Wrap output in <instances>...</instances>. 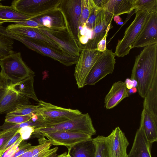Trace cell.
Returning <instances> with one entry per match:
<instances>
[{
	"instance_id": "74e56055",
	"label": "cell",
	"mask_w": 157,
	"mask_h": 157,
	"mask_svg": "<svg viewBox=\"0 0 157 157\" xmlns=\"http://www.w3.org/2000/svg\"><path fill=\"white\" fill-rule=\"evenodd\" d=\"M34 128L29 126H25L19 128L17 132L20 134L21 138L25 140L31 137Z\"/></svg>"
},
{
	"instance_id": "681fc988",
	"label": "cell",
	"mask_w": 157,
	"mask_h": 157,
	"mask_svg": "<svg viewBox=\"0 0 157 157\" xmlns=\"http://www.w3.org/2000/svg\"><path fill=\"white\" fill-rule=\"evenodd\" d=\"M57 155H57V153H56L53 154V155H52L49 157H57Z\"/></svg>"
},
{
	"instance_id": "e0dca14e",
	"label": "cell",
	"mask_w": 157,
	"mask_h": 157,
	"mask_svg": "<svg viewBox=\"0 0 157 157\" xmlns=\"http://www.w3.org/2000/svg\"><path fill=\"white\" fill-rule=\"evenodd\" d=\"M152 144L149 142L144 133L143 122L140 120L131 149L127 157H152L151 154Z\"/></svg>"
},
{
	"instance_id": "4fadbf2b",
	"label": "cell",
	"mask_w": 157,
	"mask_h": 157,
	"mask_svg": "<svg viewBox=\"0 0 157 157\" xmlns=\"http://www.w3.org/2000/svg\"><path fill=\"white\" fill-rule=\"evenodd\" d=\"M114 16L112 14L101 9L97 14L95 26L92 30L91 39L84 46L88 48L97 49L99 41L108 32L111 27Z\"/></svg>"
},
{
	"instance_id": "2e32d148",
	"label": "cell",
	"mask_w": 157,
	"mask_h": 157,
	"mask_svg": "<svg viewBox=\"0 0 157 157\" xmlns=\"http://www.w3.org/2000/svg\"><path fill=\"white\" fill-rule=\"evenodd\" d=\"M6 29L9 32L38 40L57 50L64 52L57 44L46 36L37 31L34 27L13 24L8 25Z\"/></svg>"
},
{
	"instance_id": "60d3db41",
	"label": "cell",
	"mask_w": 157,
	"mask_h": 157,
	"mask_svg": "<svg viewBox=\"0 0 157 157\" xmlns=\"http://www.w3.org/2000/svg\"><path fill=\"white\" fill-rule=\"evenodd\" d=\"M10 82L4 78L0 72V99L8 88Z\"/></svg>"
},
{
	"instance_id": "d590c367",
	"label": "cell",
	"mask_w": 157,
	"mask_h": 157,
	"mask_svg": "<svg viewBox=\"0 0 157 157\" xmlns=\"http://www.w3.org/2000/svg\"><path fill=\"white\" fill-rule=\"evenodd\" d=\"M32 114L24 116H8L6 115L5 122L16 124H21L30 120L32 117Z\"/></svg>"
},
{
	"instance_id": "b9f144b4",
	"label": "cell",
	"mask_w": 157,
	"mask_h": 157,
	"mask_svg": "<svg viewBox=\"0 0 157 157\" xmlns=\"http://www.w3.org/2000/svg\"><path fill=\"white\" fill-rule=\"evenodd\" d=\"M13 23L14 24L26 26L36 27H42L36 21L30 19L23 21H15Z\"/></svg>"
},
{
	"instance_id": "4316f807",
	"label": "cell",
	"mask_w": 157,
	"mask_h": 157,
	"mask_svg": "<svg viewBox=\"0 0 157 157\" xmlns=\"http://www.w3.org/2000/svg\"><path fill=\"white\" fill-rule=\"evenodd\" d=\"M92 140L95 147V157H113L108 136L98 135Z\"/></svg>"
},
{
	"instance_id": "8d00e7d4",
	"label": "cell",
	"mask_w": 157,
	"mask_h": 157,
	"mask_svg": "<svg viewBox=\"0 0 157 157\" xmlns=\"http://www.w3.org/2000/svg\"><path fill=\"white\" fill-rule=\"evenodd\" d=\"M36 146H33L30 143H27L23 141L20 144L18 150L10 157H17L25 153L32 149Z\"/></svg>"
},
{
	"instance_id": "d6a6232c",
	"label": "cell",
	"mask_w": 157,
	"mask_h": 157,
	"mask_svg": "<svg viewBox=\"0 0 157 157\" xmlns=\"http://www.w3.org/2000/svg\"><path fill=\"white\" fill-rule=\"evenodd\" d=\"M52 145L51 143L47 140L44 143L39 144L32 149L17 157H32L41 151L50 149Z\"/></svg>"
},
{
	"instance_id": "f907efd6",
	"label": "cell",
	"mask_w": 157,
	"mask_h": 157,
	"mask_svg": "<svg viewBox=\"0 0 157 157\" xmlns=\"http://www.w3.org/2000/svg\"><path fill=\"white\" fill-rule=\"evenodd\" d=\"M0 157H2V156H1V154H0Z\"/></svg>"
},
{
	"instance_id": "83f0119b",
	"label": "cell",
	"mask_w": 157,
	"mask_h": 157,
	"mask_svg": "<svg viewBox=\"0 0 157 157\" xmlns=\"http://www.w3.org/2000/svg\"><path fill=\"white\" fill-rule=\"evenodd\" d=\"M132 10L135 13L144 10L150 13L157 11V0H133Z\"/></svg>"
},
{
	"instance_id": "cb8c5ba5",
	"label": "cell",
	"mask_w": 157,
	"mask_h": 157,
	"mask_svg": "<svg viewBox=\"0 0 157 157\" xmlns=\"http://www.w3.org/2000/svg\"><path fill=\"white\" fill-rule=\"evenodd\" d=\"M92 139L67 148V153L71 157H95V147Z\"/></svg>"
},
{
	"instance_id": "ac0fdd59",
	"label": "cell",
	"mask_w": 157,
	"mask_h": 157,
	"mask_svg": "<svg viewBox=\"0 0 157 157\" xmlns=\"http://www.w3.org/2000/svg\"><path fill=\"white\" fill-rule=\"evenodd\" d=\"M30 104L29 98L19 95L8 87L0 99V114L7 113L20 105Z\"/></svg>"
},
{
	"instance_id": "3957f363",
	"label": "cell",
	"mask_w": 157,
	"mask_h": 157,
	"mask_svg": "<svg viewBox=\"0 0 157 157\" xmlns=\"http://www.w3.org/2000/svg\"><path fill=\"white\" fill-rule=\"evenodd\" d=\"M0 73L12 83L35 76L34 72L23 60L20 52H14L0 59Z\"/></svg>"
},
{
	"instance_id": "ee69618b",
	"label": "cell",
	"mask_w": 157,
	"mask_h": 157,
	"mask_svg": "<svg viewBox=\"0 0 157 157\" xmlns=\"http://www.w3.org/2000/svg\"><path fill=\"white\" fill-rule=\"evenodd\" d=\"M127 89L129 90L133 87L132 80L129 78H127L124 82Z\"/></svg>"
},
{
	"instance_id": "7bdbcfd3",
	"label": "cell",
	"mask_w": 157,
	"mask_h": 157,
	"mask_svg": "<svg viewBox=\"0 0 157 157\" xmlns=\"http://www.w3.org/2000/svg\"><path fill=\"white\" fill-rule=\"evenodd\" d=\"M108 34V32H106L104 37L97 44V49L101 53L104 52L107 48H106V40Z\"/></svg>"
},
{
	"instance_id": "e575fe53",
	"label": "cell",
	"mask_w": 157,
	"mask_h": 157,
	"mask_svg": "<svg viewBox=\"0 0 157 157\" xmlns=\"http://www.w3.org/2000/svg\"><path fill=\"white\" fill-rule=\"evenodd\" d=\"M19 129L0 131V148L6 144L14 135Z\"/></svg>"
},
{
	"instance_id": "9c48e42d",
	"label": "cell",
	"mask_w": 157,
	"mask_h": 157,
	"mask_svg": "<svg viewBox=\"0 0 157 157\" xmlns=\"http://www.w3.org/2000/svg\"><path fill=\"white\" fill-rule=\"evenodd\" d=\"M114 52L107 48L100 56L89 72L85 85H95L107 75L113 73L116 63Z\"/></svg>"
},
{
	"instance_id": "8992f818",
	"label": "cell",
	"mask_w": 157,
	"mask_h": 157,
	"mask_svg": "<svg viewBox=\"0 0 157 157\" xmlns=\"http://www.w3.org/2000/svg\"><path fill=\"white\" fill-rule=\"evenodd\" d=\"M136 13L134 20L126 29L123 37L118 40L114 53L118 57H123L129 53L150 13L144 10Z\"/></svg>"
},
{
	"instance_id": "c3c4849f",
	"label": "cell",
	"mask_w": 157,
	"mask_h": 157,
	"mask_svg": "<svg viewBox=\"0 0 157 157\" xmlns=\"http://www.w3.org/2000/svg\"><path fill=\"white\" fill-rule=\"evenodd\" d=\"M131 89L132 91V94L135 93L137 91V90L136 87H133Z\"/></svg>"
},
{
	"instance_id": "5b68a950",
	"label": "cell",
	"mask_w": 157,
	"mask_h": 157,
	"mask_svg": "<svg viewBox=\"0 0 157 157\" xmlns=\"http://www.w3.org/2000/svg\"><path fill=\"white\" fill-rule=\"evenodd\" d=\"M38 102V110L35 113L43 123L40 127L60 123L82 113L77 109L63 108L41 100Z\"/></svg>"
},
{
	"instance_id": "d4e9b609",
	"label": "cell",
	"mask_w": 157,
	"mask_h": 157,
	"mask_svg": "<svg viewBox=\"0 0 157 157\" xmlns=\"http://www.w3.org/2000/svg\"><path fill=\"white\" fill-rule=\"evenodd\" d=\"M141 117L146 138L149 143L153 144L157 141V122L144 109H143Z\"/></svg>"
},
{
	"instance_id": "1f68e13d",
	"label": "cell",
	"mask_w": 157,
	"mask_h": 157,
	"mask_svg": "<svg viewBox=\"0 0 157 157\" xmlns=\"http://www.w3.org/2000/svg\"><path fill=\"white\" fill-rule=\"evenodd\" d=\"M43 124L39 121H35L31 119L29 121L21 124H16L4 122L3 124L0 126V130H6L9 129L20 128L25 126H29L35 128L40 127Z\"/></svg>"
},
{
	"instance_id": "7c38bea8",
	"label": "cell",
	"mask_w": 157,
	"mask_h": 157,
	"mask_svg": "<svg viewBox=\"0 0 157 157\" xmlns=\"http://www.w3.org/2000/svg\"><path fill=\"white\" fill-rule=\"evenodd\" d=\"M157 43V11L149 14L132 48L144 47Z\"/></svg>"
},
{
	"instance_id": "277c9868",
	"label": "cell",
	"mask_w": 157,
	"mask_h": 157,
	"mask_svg": "<svg viewBox=\"0 0 157 157\" xmlns=\"http://www.w3.org/2000/svg\"><path fill=\"white\" fill-rule=\"evenodd\" d=\"M66 24L67 28L63 29H51L44 27L34 28L55 42L64 52L73 57L78 58L81 48L71 31L67 19Z\"/></svg>"
},
{
	"instance_id": "6da1fadb",
	"label": "cell",
	"mask_w": 157,
	"mask_h": 157,
	"mask_svg": "<svg viewBox=\"0 0 157 157\" xmlns=\"http://www.w3.org/2000/svg\"><path fill=\"white\" fill-rule=\"evenodd\" d=\"M157 77V43L144 47L136 57L131 79L137 82L139 95L144 98Z\"/></svg>"
},
{
	"instance_id": "7a4b0ae2",
	"label": "cell",
	"mask_w": 157,
	"mask_h": 157,
	"mask_svg": "<svg viewBox=\"0 0 157 157\" xmlns=\"http://www.w3.org/2000/svg\"><path fill=\"white\" fill-rule=\"evenodd\" d=\"M57 131L82 133L92 136L96 131L88 113L82 114L63 122L42 127L34 128L31 137L40 138L43 133Z\"/></svg>"
},
{
	"instance_id": "44dd1931",
	"label": "cell",
	"mask_w": 157,
	"mask_h": 157,
	"mask_svg": "<svg viewBox=\"0 0 157 157\" xmlns=\"http://www.w3.org/2000/svg\"><path fill=\"white\" fill-rule=\"evenodd\" d=\"M133 0H102L101 8L114 16L132 11Z\"/></svg>"
},
{
	"instance_id": "8fae6325",
	"label": "cell",
	"mask_w": 157,
	"mask_h": 157,
	"mask_svg": "<svg viewBox=\"0 0 157 157\" xmlns=\"http://www.w3.org/2000/svg\"><path fill=\"white\" fill-rule=\"evenodd\" d=\"M92 136L81 132L57 131L42 134L40 138L46 137L52 145L63 146L67 148L92 139Z\"/></svg>"
},
{
	"instance_id": "f546056e",
	"label": "cell",
	"mask_w": 157,
	"mask_h": 157,
	"mask_svg": "<svg viewBox=\"0 0 157 157\" xmlns=\"http://www.w3.org/2000/svg\"><path fill=\"white\" fill-rule=\"evenodd\" d=\"M95 6L93 0H81V12L79 28L85 25L92 9Z\"/></svg>"
},
{
	"instance_id": "603a6c76",
	"label": "cell",
	"mask_w": 157,
	"mask_h": 157,
	"mask_svg": "<svg viewBox=\"0 0 157 157\" xmlns=\"http://www.w3.org/2000/svg\"><path fill=\"white\" fill-rule=\"evenodd\" d=\"M144 98L143 109L147 110L157 122V77L154 80Z\"/></svg>"
},
{
	"instance_id": "52a82bcc",
	"label": "cell",
	"mask_w": 157,
	"mask_h": 157,
	"mask_svg": "<svg viewBox=\"0 0 157 157\" xmlns=\"http://www.w3.org/2000/svg\"><path fill=\"white\" fill-rule=\"evenodd\" d=\"M63 0H16L11 7L17 11L32 17L44 13L59 7Z\"/></svg>"
},
{
	"instance_id": "f1b7e54d",
	"label": "cell",
	"mask_w": 157,
	"mask_h": 157,
	"mask_svg": "<svg viewBox=\"0 0 157 157\" xmlns=\"http://www.w3.org/2000/svg\"><path fill=\"white\" fill-rule=\"evenodd\" d=\"M13 44V39L0 33V59L15 52Z\"/></svg>"
},
{
	"instance_id": "4dcf8cb0",
	"label": "cell",
	"mask_w": 157,
	"mask_h": 157,
	"mask_svg": "<svg viewBox=\"0 0 157 157\" xmlns=\"http://www.w3.org/2000/svg\"><path fill=\"white\" fill-rule=\"evenodd\" d=\"M38 105H20L17 107L7 113L8 116H24L35 113L37 111Z\"/></svg>"
},
{
	"instance_id": "bcb514c9",
	"label": "cell",
	"mask_w": 157,
	"mask_h": 157,
	"mask_svg": "<svg viewBox=\"0 0 157 157\" xmlns=\"http://www.w3.org/2000/svg\"><path fill=\"white\" fill-rule=\"evenodd\" d=\"M57 157H71L70 155L66 152H65L63 153L58 155Z\"/></svg>"
},
{
	"instance_id": "7dc6e473",
	"label": "cell",
	"mask_w": 157,
	"mask_h": 157,
	"mask_svg": "<svg viewBox=\"0 0 157 157\" xmlns=\"http://www.w3.org/2000/svg\"><path fill=\"white\" fill-rule=\"evenodd\" d=\"M132 83L133 87H136L137 86V82L136 80L135 79L132 80Z\"/></svg>"
},
{
	"instance_id": "f6af8a7d",
	"label": "cell",
	"mask_w": 157,
	"mask_h": 157,
	"mask_svg": "<svg viewBox=\"0 0 157 157\" xmlns=\"http://www.w3.org/2000/svg\"><path fill=\"white\" fill-rule=\"evenodd\" d=\"M113 18L114 21L117 24L121 25L123 24L122 20L119 16H115L113 17Z\"/></svg>"
},
{
	"instance_id": "ab89813d",
	"label": "cell",
	"mask_w": 157,
	"mask_h": 157,
	"mask_svg": "<svg viewBox=\"0 0 157 157\" xmlns=\"http://www.w3.org/2000/svg\"><path fill=\"white\" fill-rule=\"evenodd\" d=\"M20 138V134L17 131L14 135L6 144L0 148V154L1 156L8 148L16 143Z\"/></svg>"
},
{
	"instance_id": "d6986e66",
	"label": "cell",
	"mask_w": 157,
	"mask_h": 157,
	"mask_svg": "<svg viewBox=\"0 0 157 157\" xmlns=\"http://www.w3.org/2000/svg\"><path fill=\"white\" fill-rule=\"evenodd\" d=\"M110 141L113 157H127V150L129 143L124 132L116 127L108 136Z\"/></svg>"
},
{
	"instance_id": "9a60e30c",
	"label": "cell",
	"mask_w": 157,
	"mask_h": 157,
	"mask_svg": "<svg viewBox=\"0 0 157 157\" xmlns=\"http://www.w3.org/2000/svg\"><path fill=\"white\" fill-rule=\"evenodd\" d=\"M59 7L64 12L71 31L78 43V35L81 12V0H63Z\"/></svg>"
},
{
	"instance_id": "836d02e7",
	"label": "cell",
	"mask_w": 157,
	"mask_h": 157,
	"mask_svg": "<svg viewBox=\"0 0 157 157\" xmlns=\"http://www.w3.org/2000/svg\"><path fill=\"white\" fill-rule=\"evenodd\" d=\"M101 9L95 5L85 25L83 26H85L89 30L92 31L95 25L97 14Z\"/></svg>"
},
{
	"instance_id": "5bb4252c",
	"label": "cell",
	"mask_w": 157,
	"mask_h": 157,
	"mask_svg": "<svg viewBox=\"0 0 157 157\" xmlns=\"http://www.w3.org/2000/svg\"><path fill=\"white\" fill-rule=\"evenodd\" d=\"M29 19L36 21L42 27L51 29L67 28V19L64 12L59 7Z\"/></svg>"
},
{
	"instance_id": "484cf974",
	"label": "cell",
	"mask_w": 157,
	"mask_h": 157,
	"mask_svg": "<svg viewBox=\"0 0 157 157\" xmlns=\"http://www.w3.org/2000/svg\"><path fill=\"white\" fill-rule=\"evenodd\" d=\"M32 17L21 13L11 6H4L0 3V25L5 22H13L29 19Z\"/></svg>"
},
{
	"instance_id": "7402d4cb",
	"label": "cell",
	"mask_w": 157,
	"mask_h": 157,
	"mask_svg": "<svg viewBox=\"0 0 157 157\" xmlns=\"http://www.w3.org/2000/svg\"><path fill=\"white\" fill-rule=\"evenodd\" d=\"M34 77H29L16 83L11 82L9 88L22 97L38 102L34 90Z\"/></svg>"
},
{
	"instance_id": "ba28073f",
	"label": "cell",
	"mask_w": 157,
	"mask_h": 157,
	"mask_svg": "<svg viewBox=\"0 0 157 157\" xmlns=\"http://www.w3.org/2000/svg\"><path fill=\"white\" fill-rule=\"evenodd\" d=\"M101 52L83 46L76 63L74 75L78 88L85 86L86 78Z\"/></svg>"
},
{
	"instance_id": "30bf717a",
	"label": "cell",
	"mask_w": 157,
	"mask_h": 157,
	"mask_svg": "<svg viewBox=\"0 0 157 157\" xmlns=\"http://www.w3.org/2000/svg\"><path fill=\"white\" fill-rule=\"evenodd\" d=\"M22 44L29 49L51 58L67 66L76 64L78 58L57 50L41 41L27 37H25Z\"/></svg>"
},
{
	"instance_id": "ffe728a7",
	"label": "cell",
	"mask_w": 157,
	"mask_h": 157,
	"mask_svg": "<svg viewBox=\"0 0 157 157\" xmlns=\"http://www.w3.org/2000/svg\"><path fill=\"white\" fill-rule=\"evenodd\" d=\"M129 96L128 90L124 82L121 81L115 82L105 96V107L107 109H112Z\"/></svg>"
},
{
	"instance_id": "f35d334b",
	"label": "cell",
	"mask_w": 157,
	"mask_h": 157,
	"mask_svg": "<svg viewBox=\"0 0 157 157\" xmlns=\"http://www.w3.org/2000/svg\"><path fill=\"white\" fill-rule=\"evenodd\" d=\"M23 141V140L21 137L16 143L5 151L2 157H10L18 150L20 144Z\"/></svg>"
}]
</instances>
